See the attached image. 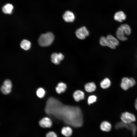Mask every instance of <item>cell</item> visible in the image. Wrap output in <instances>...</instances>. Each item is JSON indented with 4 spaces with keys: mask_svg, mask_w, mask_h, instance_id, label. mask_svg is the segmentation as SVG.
<instances>
[{
    "mask_svg": "<svg viewBox=\"0 0 137 137\" xmlns=\"http://www.w3.org/2000/svg\"><path fill=\"white\" fill-rule=\"evenodd\" d=\"M116 35L118 38L121 41H125L127 39L125 34L120 27L116 31Z\"/></svg>",
    "mask_w": 137,
    "mask_h": 137,
    "instance_id": "5bb4252c",
    "label": "cell"
},
{
    "mask_svg": "<svg viewBox=\"0 0 137 137\" xmlns=\"http://www.w3.org/2000/svg\"><path fill=\"white\" fill-rule=\"evenodd\" d=\"M64 56L61 53L57 54L53 53L51 55V60L52 62L56 64H59L61 61L63 59Z\"/></svg>",
    "mask_w": 137,
    "mask_h": 137,
    "instance_id": "52a82bcc",
    "label": "cell"
},
{
    "mask_svg": "<svg viewBox=\"0 0 137 137\" xmlns=\"http://www.w3.org/2000/svg\"><path fill=\"white\" fill-rule=\"evenodd\" d=\"M85 88L87 92H91L94 91L95 90L96 86L93 82L89 83L85 85Z\"/></svg>",
    "mask_w": 137,
    "mask_h": 137,
    "instance_id": "e0dca14e",
    "label": "cell"
},
{
    "mask_svg": "<svg viewBox=\"0 0 137 137\" xmlns=\"http://www.w3.org/2000/svg\"><path fill=\"white\" fill-rule=\"evenodd\" d=\"M106 38L110 43L115 46L119 45V42L118 39L112 35H108Z\"/></svg>",
    "mask_w": 137,
    "mask_h": 137,
    "instance_id": "7402d4cb",
    "label": "cell"
},
{
    "mask_svg": "<svg viewBox=\"0 0 137 137\" xmlns=\"http://www.w3.org/2000/svg\"><path fill=\"white\" fill-rule=\"evenodd\" d=\"M45 137H58V136L55 132L50 131L47 133Z\"/></svg>",
    "mask_w": 137,
    "mask_h": 137,
    "instance_id": "d4e9b609",
    "label": "cell"
},
{
    "mask_svg": "<svg viewBox=\"0 0 137 137\" xmlns=\"http://www.w3.org/2000/svg\"><path fill=\"white\" fill-rule=\"evenodd\" d=\"M110 80L108 78L104 79L100 83L101 87L103 89H106L108 88L111 85Z\"/></svg>",
    "mask_w": 137,
    "mask_h": 137,
    "instance_id": "44dd1931",
    "label": "cell"
},
{
    "mask_svg": "<svg viewBox=\"0 0 137 137\" xmlns=\"http://www.w3.org/2000/svg\"><path fill=\"white\" fill-rule=\"evenodd\" d=\"M13 8V5L10 4H7L4 6L2 8V11L5 14H11Z\"/></svg>",
    "mask_w": 137,
    "mask_h": 137,
    "instance_id": "2e32d148",
    "label": "cell"
},
{
    "mask_svg": "<svg viewBox=\"0 0 137 137\" xmlns=\"http://www.w3.org/2000/svg\"><path fill=\"white\" fill-rule=\"evenodd\" d=\"M126 18L125 14L122 11H117L115 14L114 16V19L119 22H122L125 20Z\"/></svg>",
    "mask_w": 137,
    "mask_h": 137,
    "instance_id": "8fae6325",
    "label": "cell"
},
{
    "mask_svg": "<svg viewBox=\"0 0 137 137\" xmlns=\"http://www.w3.org/2000/svg\"><path fill=\"white\" fill-rule=\"evenodd\" d=\"M120 118L122 121L127 124L132 123L136 120L135 117L133 114L127 112L122 113Z\"/></svg>",
    "mask_w": 137,
    "mask_h": 137,
    "instance_id": "277c9868",
    "label": "cell"
},
{
    "mask_svg": "<svg viewBox=\"0 0 137 137\" xmlns=\"http://www.w3.org/2000/svg\"><path fill=\"white\" fill-rule=\"evenodd\" d=\"M64 20L67 22H72L75 19V16L73 13L71 11H66L63 16Z\"/></svg>",
    "mask_w": 137,
    "mask_h": 137,
    "instance_id": "9c48e42d",
    "label": "cell"
},
{
    "mask_svg": "<svg viewBox=\"0 0 137 137\" xmlns=\"http://www.w3.org/2000/svg\"><path fill=\"white\" fill-rule=\"evenodd\" d=\"M66 88V84L62 82L59 83L57 86L56 88L57 92L58 94H60L64 92Z\"/></svg>",
    "mask_w": 137,
    "mask_h": 137,
    "instance_id": "d6986e66",
    "label": "cell"
},
{
    "mask_svg": "<svg viewBox=\"0 0 137 137\" xmlns=\"http://www.w3.org/2000/svg\"><path fill=\"white\" fill-rule=\"evenodd\" d=\"M100 43L102 46H107L111 49H114L116 48V46L110 43L106 38L104 37H101L100 39Z\"/></svg>",
    "mask_w": 137,
    "mask_h": 137,
    "instance_id": "30bf717a",
    "label": "cell"
},
{
    "mask_svg": "<svg viewBox=\"0 0 137 137\" xmlns=\"http://www.w3.org/2000/svg\"><path fill=\"white\" fill-rule=\"evenodd\" d=\"M135 83V81L133 78L124 77L122 79L120 86L123 89L127 90L134 86Z\"/></svg>",
    "mask_w": 137,
    "mask_h": 137,
    "instance_id": "3957f363",
    "label": "cell"
},
{
    "mask_svg": "<svg viewBox=\"0 0 137 137\" xmlns=\"http://www.w3.org/2000/svg\"><path fill=\"white\" fill-rule=\"evenodd\" d=\"M77 37L81 39H84L89 34V32L85 27L83 26L77 29L76 31Z\"/></svg>",
    "mask_w": 137,
    "mask_h": 137,
    "instance_id": "5b68a950",
    "label": "cell"
},
{
    "mask_svg": "<svg viewBox=\"0 0 137 137\" xmlns=\"http://www.w3.org/2000/svg\"><path fill=\"white\" fill-rule=\"evenodd\" d=\"M39 125L42 128H49L52 125V122L51 119L47 117L42 118L39 122Z\"/></svg>",
    "mask_w": 137,
    "mask_h": 137,
    "instance_id": "ba28073f",
    "label": "cell"
},
{
    "mask_svg": "<svg viewBox=\"0 0 137 137\" xmlns=\"http://www.w3.org/2000/svg\"><path fill=\"white\" fill-rule=\"evenodd\" d=\"M73 132L72 129L69 126L63 127L61 130V134L65 137H70L72 135Z\"/></svg>",
    "mask_w": 137,
    "mask_h": 137,
    "instance_id": "4fadbf2b",
    "label": "cell"
},
{
    "mask_svg": "<svg viewBox=\"0 0 137 137\" xmlns=\"http://www.w3.org/2000/svg\"><path fill=\"white\" fill-rule=\"evenodd\" d=\"M36 93L37 95L39 97L42 98L44 96L45 92L43 88H40L37 90Z\"/></svg>",
    "mask_w": 137,
    "mask_h": 137,
    "instance_id": "603a6c76",
    "label": "cell"
},
{
    "mask_svg": "<svg viewBox=\"0 0 137 137\" xmlns=\"http://www.w3.org/2000/svg\"><path fill=\"white\" fill-rule=\"evenodd\" d=\"M115 128L116 129L125 128L128 130L131 131L133 137H134L136 135L137 127L134 124L132 123L127 124L122 121L119 122L115 124Z\"/></svg>",
    "mask_w": 137,
    "mask_h": 137,
    "instance_id": "7a4b0ae2",
    "label": "cell"
},
{
    "mask_svg": "<svg viewBox=\"0 0 137 137\" xmlns=\"http://www.w3.org/2000/svg\"><path fill=\"white\" fill-rule=\"evenodd\" d=\"M100 128L102 131L105 132L110 131L112 128L111 124L107 121L102 122L100 125Z\"/></svg>",
    "mask_w": 137,
    "mask_h": 137,
    "instance_id": "7c38bea8",
    "label": "cell"
},
{
    "mask_svg": "<svg viewBox=\"0 0 137 137\" xmlns=\"http://www.w3.org/2000/svg\"><path fill=\"white\" fill-rule=\"evenodd\" d=\"M122 29L126 35H130L131 32V29L130 26L126 24H123L119 26Z\"/></svg>",
    "mask_w": 137,
    "mask_h": 137,
    "instance_id": "ffe728a7",
    "label": "cell"
},
{
    "mask_svg": "<svg viewBox=\"0 0 137 137\" xmlns=\"http://www.w3.org/2000/svg\"><path fill=\"white\" fill-rule=\"evenodd\" d=\"M54 35L51 32H48L42 34L38 39L39 44L41 46H46L50 45L54 39Z\"/></svg>",
    "mask_w": 137,
    "mask_h": 137,
    "instance_id": "6da1fadb",
    "label": "cell"
},
{
    "mask_svg": "<svg viewBox=\"0 0 137 137\" xmlns=\"http://www.w3.org/2000/svg\"><path fill=\"white\" fill-rule=\"evenodd\" d=\"M97 99L95 95H91L88 98V103L89 104H91L96 101Z\"/></svg>",
    "mask_w": 137,
    "mask_h": 137,
    "instance_id": "cb8c5ba5",
    "label": "cell"
},
{
    "mask_svg": "<svg viewBox=\"0 0 137 137\" xmlns=\"http://www.w3.org/2000/svg\"><path fill=\"white\" fill-rule=\"evenodd\" d=\"M12 87L11 81L9 80H6L1 88L2 92L5 94L9 93L11 92Z\"/></svg>",
    "mask_w": 137,
    "mask_h": 137,
    "instance_id": "8992f818",
    "label": "cell"
},
{
    "mask_svg": "<svg viewBox=\"0 0 137 137\" xmlns=\"http://www.w3.org/2000/svg\"><path fill=\"white\" fill-rule=\"evenodd\" d=\"M136 110H137V98L136 99L134 104Z\"/></svg>",
    "mask_w": 137,
    "mask_h": 137,
    "instance_id": "484cf974",
    "label": "cell"
},
{
    "mask_svg": "<svg viewBox=\"0 0 137 137\" xmlns=\"http://www.w3.org/2000/svg\"><path fill=\"white\" fill-rule=\"evenodd\" d=\"M73 96L75 100L78 101L84 99V94L82 91L77 90L74 93Z\"/></svg>",
    "mask_w": 137,
    "mask_h": 137,
    "instance_id": "9a60e30c",
    "label": "cell"
},
{
    "mask_svg": "<svg viewBox=\"0 0 137 137\" xmlns=\"http://www.w3.org/2000/svg\"><path fill=\"white\" fill-rule=\"evenodd\" d=\"M20 46L23 49L27 50L29 49L30 47L31 43L29 41L24 39L21 42Z\"/></svg>",
    "mask_w": 137,
    "mask_h": 137,
    "instance_id": "ac0fdd59",
    "label": "cell"
}]
</instances>
